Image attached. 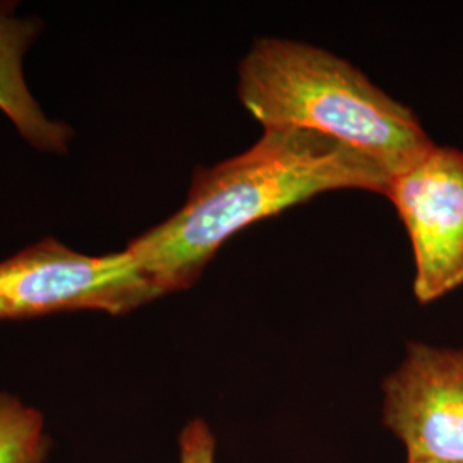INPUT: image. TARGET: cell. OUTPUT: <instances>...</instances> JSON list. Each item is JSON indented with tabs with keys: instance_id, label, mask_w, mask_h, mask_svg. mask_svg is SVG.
<instances>
[{
	"instance_id": "obj_7",
	"label": "cell",
	"mask_w": 463,
	"mask_h": 463,
	"mask_svg": "<svg viewBox=\"0 0 463 463\" xmlns=\"http://www.w3.org/2000/svg\"><path fill=\"white\" fill-rule=\"evenodd\" d=\"M49 449L43 415L19 398L0 393V463H45Z\"/></svg>"
},
{
	"instance_id": "obj_4",
	"label": "cell",
	"mask_w": 463,
	"mask_h": 463,
	"mask_svg": "<svg viewBox=\"0 0 463 463\" xmlns=\"http://www.w3.org/2000/svg\"><path fill=\"white\" fill-rule=\"evenodd\" d=\"M393 203L414 252V296L420 304L463 285V151L434 145L392 175Z\"/></svg>"
},
{
	"instance_id": "obj_5",
	"label": "cell",
	"mask_w": 463,
	"mask_h": 463,
	"mask_svg": "<svg viewBox=\"0 0 463 463\" xmlns=\"http://www.w3.org/2000/svg\"><path fill=\"white\" fill-rule=\"evenodd\" d=\"M383 390L384 424L409 460L463 463V348L411 342Z\"/></svg>"
},
{
	"instance_id": "obj_9",
	"label": "cell",
	"mask_w": 463,
	"mask_h": 463,
	"mask_svg": "<svg viewBox=\"0 0 463 463\" xmlns=\"http://www.w3.org/2000/svg\"><path fill=\"white\" fill-rule=\"evenodd\" d=\"M409 463H432V462H420V460H409Z\"/></svg>"
},
{
	"instance_id": "obj_8",
	"label": "cell",
	"mask_w": 463,
	"mask_h": 463,
	"mask_svg": "<svg viewBox=\"0 0 463 463\" xmlns=\"http://www.w3.org/2000/svg\"><path fill=\"white\" fill-rule=\"evenodd\" d=\"M181 463H215V438L201 419L191 420L179 438Z\"/></svg>"
},
{
	"instance_id": "obj_2",
	"label": "cell",
	"mask_w": 463,
	"mask_h": 463,
	"mask_svg": "<svg viewBox=\"0 0 463 463\" xmlns=\"http://www.w3.org/2000/svg\"><path fill=\"white\" fill-rule=\"evenodd\" d=\"M237 93L265 129H304L359 149L397 174L436 143L414 112L348 61L296 40L258 38Z\"/></svg>"
},
{
	"instance_id": "obj_1",
	"label": "cell",
	"mask_w": 463,
	"mask_h": 463,
	"mask_svg": "<svg viewBox=\"0 0 463 463\" xmlns=\"http://www.w3.org/2000/svg\"><path fill=\"white\" fill-rule=\"evenodd\" d=\"M392 174L328 136L265 129L244 153L198 168L183 208L128 244L151 285L166 296L199 280L235 233L335 189L384 194Z\"/></svg>"
},
{
	"instance_id": "obj_3",
	"label": "cell",
	"mask_w": 463,
	"mask_h": 463,
	"mask_svg": "<svg viewBox=\"0 0 463 463\" xmlns=\"http://www.w3.org/2000/svg\"><path fill=\"white\" fill-rule=\"evenodd\" d=\"M158 298L128 250L88 256L45 239L0 263V321L72 311L120 316Z\"/></svg>"
},
{
	"instance_id": "obj_6",
	"label": "cell",
	"mask_w": 463,
	"mask_h": 463,
	"mask_svg": "<svg viewBox=\"0 0 463 463\" xmlns=\"http://www.w3.org/2000/svg\"><path fill=\"white\" fill-rule=\"evenodd\" d=\"M40 28L36 19H19L11 4H0V110L34 148L66 153L72 129L45 117L23 74V57Z\"/></svg>"
}]
</instances>
